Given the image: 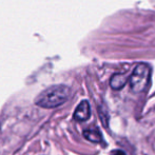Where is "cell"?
<instances>
[{
	"mask_svg": "<svg viewBox=\"0 0 155 155\" xmlns=\"http://www.w3.org/2000/svg\"><path fill=\"white\" fill-rule=\"evenodd\" d=\"M70 94H71V90L67 86H63V84L53 86L39 94L35 102L37 106L41 108H56L61 106L69 99Z\"/></svg>",
	"mask_w": 155,
	"mask_h": 155,
	"instance_id": "cell-1",
	"label": "cell"
},
{
	"mask_svg": "<svg viewBox=\"0 0 155 155\" xmlns=\"http://www.w3.org/2000/svg\"><path fill=\"white\" fill-rule=\"evenodd\" d=\"M151 76V69L146 63H139L134 68L132 74L129 77L130 88L133 92L140 93L147 89Z\"/></svg>",
	"mask_w": 155,
	"mask_h": 155,
	"instance_id": "cell-2",
	"label": "cell"
},
{
	"mask_svg": "<svg viewBox=\"0 0 155 155\" xmlns=\"http://www.w3.org/2000/svg\"><path fill=\"white\" fill-rule=\"evenodd\" d=\"M91 116V108L90 104L87 100H82L76 108L74 112V119L77 121H86L90 118Z\"/></svg>",
	"mask_w": 155,
	"mask_h": 155,
	"instance_id": "cell-3",
	"label": "cell"
},
{
	"mask_svg": "<svg viewBox=\"0 0 155 155\" xmlns=\"http://www.w3.org/2000/svg\"><path fill=\"white\" fill-rule=\"evenodd\" d=\"M127 81H128V78H127L126 75L117 73V74H114V75L112 76V78H111L110 86H111V88L114 89V90H120V89H123Z\"/></svg>",
	"mask_w": 155,
	"mask_h": 155,
	"instance_id": "cell-4",
	"label": "cell"
},
{
	"mask_svg": "<svg viewBox=\"0 0 155 155\" xmlns=\"http://www.w3.org/2000/svg\"><path fill=\"white\" fill-rule=\"evenodd\" d=\"M84 136L86 137L88 140L92 141V143H100L102 140V136L100 131L97 128H90L84 131Z\"/></svg>",
	"mask_w": 155,
	"mask_h": 155,
	"instance_id": "cell-5",
	"label": "cell"
},
{
	"mask_svg": "<svg viewBox=\"0 0 155 155\" xmlns=\"http://www.w3.org/2000/svg\"><path fill=\"white\" fill-rule=\"evenodd\" d=\"M110 155H126V153L121 150H114V151L111 152Z\"/></svg>",
	"mask_w": 155,
	"mask_h": 155,
	"instance_id": "cell-6",
	"label": "cell"
}]
</instances>
